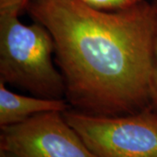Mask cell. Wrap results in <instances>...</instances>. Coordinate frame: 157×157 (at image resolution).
I'll list each match as a JSON object with an SVG mask.
<instances>
[{
    "mask_svg": "<svg viewBox=\"0 0 157 157\" xmlns=\"http://www.w3.org/2000/svg\"><path fill=\"white\" fill-rule=\"evenodd\" d=\"M63 115L98 157H157L155 113L101 115L67 110Z\"/></svg>",
    "mask_w": 157,
    "mask_h": 157,
    "instance_id": "cell-3",
    "label": "cell"
},
{
    "mask_svg": "<svg viewBox=\"0 0 157 157\" xmlns=\"http://www.w3.org/2000/svg\"><path fill=\"white\" fill-rule=\"evenodd\" d=\"M19 14L0 13V80L43 98L60 99L66 90L55 67V45L45 26L25 25Z\"/></svg>",
    "mask_w": 157,
    "mask_h": 157,
    "instance_id": "cell-2",
    "label": "cell"
},
{
    "mask_svg": "<svg viewBox=\"0 0 157 157\" xmlns=\"http://www.w3.org/2000/svg\"><path fill=\"white\" fill-rule=\"evenodd\" d=\"M52 37L66 92L79 111L121 115L150 99L157 6L119 11L81 0H32L26 7Z\"/></svg>",
    "mask_w": 157,
    "mask_h": 157,
    "instance_id": "cell-1",
    "label": "cell"
},
{
    "mask_svg": "<svg viewBox=\"0 0 157 157\" xmlns=\"http://www.w3.org/2000/svg\"><path fill=\"white\" fill-rule=\"evenodd\" d=\"M83 3L104 11H119L135 6L142 0H81Z\"/></svg>",
    "mask_w": 157,
    "mask_h": 157,
    "instance_id": "cell-6",
    "label": "cell"
},
{
    "mask_svg": "<svg viewBox=\"0 0 157 157\" xmlns=\"http://www.w3.org/2000/svg\"><path fill=\"white\" fill-rule=\"evenodd\" d=\"M151 99L154 104L157 108V28L155 35V58H154V70H153V77H152L151 86Z\"/></svg>",
    "mask_w": 157,
    "mask_h": 157,
    "instance_id": "cell-8",
    "label": "cell"
},
{
    "mask_svg": "<svg viewBox=\"0 0 157 157\" xmlns=\"http://www.w3.org/2000/svg\"><path fill=\"white\" fill-rule=\"evenodd\" d=\"M0 149L16 157H98L62 112L41 113L22 122L1 127Z\"/></svg>",
    "mask_w": 157,
    "mask_h": 157,
    "instance_id": "cell-4",
    "label": "cell"
},
{
    "mask_svg": "<svg viewBox=\"0 0 157 157\" xmlns=\"http://www.w3.org/2000/svg\"><path fill=\"white\" fill-rule=\"evenodd\" d=\"M67 110V104L61 99L22 95L8 89L0 80V127L22 122L41 113Z\"/></svg>",
    "mask_w": 157,
    "mask_h": 157,
    "instance_id": "cell-5",
    "label": "cell"
},
{
    "mask_svg": "<svg viewBox=\"0 0 157 157\" xmlns=\"http://www.w3.org/2000/svg\"><path fill=\"white\" fill-rule=\"evenodd\" d=\"M0 157H16L15 155H13L12 154L9 153V152H6L5 150H2L0 149Z\"/></svg>",
    "mask_w": 157,
    "mask_h": 157,
    "instance_id": "cell-9",
    "label": "cell"
},
{
    "mask_svg": "<svg viewBox=\"0 0 157 157\" xmlns=\"http://www.w3.org/2000/svg\"><path fill=\"white\" fill-rule=\"evenodd\" d=\"M32 0H0V13L19 14Z\"/></svg>",
    "mask_w": 157,
    "mask_h": 157,
    "instance_id": "cell-7",
    "label": "cell"
}]
</instances>
